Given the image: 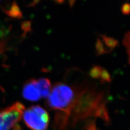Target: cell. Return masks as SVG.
<instances>
[{
	"label": "cell",
	"instance_id": "cell-5",
	"mask_svg": "<svg viewBox=\"0 0 130 130\" xmlns=\"http://www.w3.org/2000/svg\"><path fill=\"white\" fill-rule=\"evenodd\" d=\"M107 102V99L105 100L99 105L95 109L93 117L94 119L99 118L105 121L106 124L108 125L111 123V118L106 106Z\"/></svg>",
	"mask_w": 130,
	"mask_h": 130
},
{
	"label": "cell",
	"instance_id": "cell-7",
	"mask_svg": "<svg viewBox=\"0 0 130 130\" xmlns=\"http://www.w3.org/2000/svg\"><path fill=\"white\" fill-rule=\"evenodd\" d=\"M98 35L101 38L102 42L104 43L105 45L107 46V48H108L111 52L113 49L119 45V41L115 38L107 36L105 34H99Z\"/></svg>",
	"mask_w": 130,
	"mask_h": 130
},
{
	"label": "cell",
	"instance_id": "cell-12",
	"mask_svg": "<svg viewBox=\"0 0 130 130\" xmlns=\"http://www.w3.org/2000/svg\"><path fill=\"white\" fill-rule=\"evenodd\" d=\"M83 130H99L96 127L95 119H92L88 120L84 126Z\"/></svg>",
	"mask_w": 130,
	"mask_h": 130
},
{
	"label": "cell",
	"instance_id": "cell-2",
	"mask_svg": "<svg viewBox=\"0 0 130 130\" xmlns=\"http://www.w3.org/2000/svg\"><path fill=\"white\" fill-rule=\"evenodd\" d=\"M81 82L70 84L56 83L47 98L48 107L55 111L53 127L55 130H68L72 109L82 86Z\"/></svg>",
	"mask_w": 130,
	"mask_h": 130
},
{
	"label": "cell",
	"instance_id": "cell-4",
	"mask_svg": "<svg viewBox=\"0 0 130 130\" xmlns=\"http://www.w3.org/2000/svg\"><path fill=\"white\" fill-rule=\"evenodd\" d=\"M22 96L25 99L30 101H37L41 99L37 80L30 79L27 81L22 88Z\"/></svg>",
	"mask_w": 130,
	"mask_h": 130
},
{
	"label": "cell",
	"instance_id": "cell-9",
	"mask_svg": "<svg viewBox=\"0 0 130 130\" xmlns=\"http://www.w3.org/2000/svg\"><path fill=\"white\" fill-rule=\"evenodd\" d=\"M122 43L126 48V50L128 56V63L130 65V30L126 31L124 34Z\"/></svg>",
	"mask_w": 130,
	"mask_h": 130
},
{
	"label": "cell",
	"instance_id": "cell-6",
	"mask_svg": "<svg viewBox=\"0 0 130 130\" xmlns=\"http://www.w3.org/2000/svg\"><path fill=\"white\" fill-rule=\"evenodd\" d=\"M37 83L42 98H47L52 90L51 81L47 78H40L37 80Z\"/></svg>",
	"mask_w": 130,
	"mask_h": 130
},
{
	"label": "cell",
	"instance_id": "cell-8",
	"mask_svg": "<svg viewBox=\"0 0 130 130\" xmlns=\"http://www.w3.org/2000/svg\"><path fill=\"white\" fill-rule=\"evenodd\" d=\"M95 48L96 56H99L104 54L108 53L111 52L107 48H105L104 47V43L98 37L96 38V40L95 44Z\"/></svg>",
	"mask_w": 130,
	"mask_h": 130
},
{
	"label": "cell",
	"instance_id": "cell-11",
	"mask_svg": "<svg viewBox=\"0 0 130 130\" xmlns=\"http://www.w3.org/2000/svg\"><path fill=\"white\" fill-rule=\"evenodd\" d=\"M100 84H104L106 83H110L112 80L110 73L105 68H101V74H100Z\"/></svg>",
	"mask_w": 130,
	"mask_h": 130
},
{
	"label": "cell",
	"instance_id": "cell-1",
	"mask_svg": "<svg viewBox=\"0 0 130 130\" xmlns=\"http://www.w3.org/2000/svg\"><path fill=\"white\" fill-rule=\"evenodd\" d=\"M108 93V89L100 88L94 82L84 78L71 113L70 127L83 130L87 122L92 119L97 107L103 101L107 99Z\"/></svg>",
	"mask_w": 130,
	"mask_h": 130
},
{
	"label": "cell",
	"instance_id": "cell-3",
	"mask_svg": "<svg viewBox=\"0 0 130 130\" xmlns=\"http://www.w3.org/2000/svg\"><path fill=\"white\" fill-rule=\"evenodd\" d=\"M22 118L24 123L31 130H46L50 119L47 111L38 105L24 109Z\"/></svg>",
	"mask_w": 130,
	"mask_h": 130
},
{
	"label": "cell",
	"instance_id": "cell-14",
	"mask_svg": "<svg viewBox=\"0 0 130 130\" xmlns=\"http://www.w3.org/2000/svg\"><path fill=\"white\" fill-rule=\"evenodd\" d=\"M122 13L124 15H128L130 14V3L125 2L123 4L121 7Z\"/></svg>",
	"mask_w": 130,
	"mask_h": 130
},
{
	"label": "cell",
	"instance_id": "cell-13",
	"mask_svg": "<svg viewBox=\"0 0 130 130\" xmlns=\"http://www.w3.org/2000/svg\"><path fill=\"white\" fill-rule=\"evenodd\" d=\"M0 130H10L1 112H0Z\"/></svg>",
	"mask_w": 130,
	"mask_h": 130
},
{
	"label": "cell",
	"instance_id": "cell-10",
	"mask_svg": "<svg viewBox=\"0 0 130 130\" xmlns=\"http://www.w3.org/2000/svg\"><path fill=\"white\" fill-rule=\"evenodd\" d=\"M101 67L99 65H93L88 72V75L94 79H98L100 78Z\"/></svg>",
	"mask_w": 130,
	"mask_h": 130
}]
</instances>
